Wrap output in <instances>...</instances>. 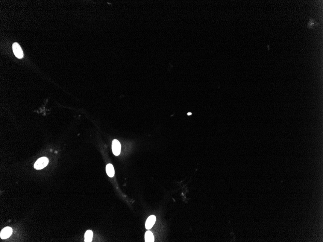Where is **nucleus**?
I'll use <instances>...</instances> for the list:
<instances>
[{
    "label": "nucleus",
    "instance_id": "nucleus-1",
    "mask_svg": "<svg viewBox=\"0 0 323 242\" xmlns=\"http://www.w3.org/2000/svg\"><path fill=\"white\" fill-rule=\"evenodd\" d=\"M49 162V160L45 157H42L37 160L34 165L35 169L41 170L47 166Z\"/></svg>",
    "mask_w": 323,
    "mask_h": 242
},
{
    "label": "nucleus",
    "instance_id": "nucleus-2",
    "mask_svg": "<svg viewBox=\"0 0 323 242\" xmlns=\"http://www.w3.org/2000/svg\"><path fill=\"white\" fill-rule=\"evenodd\" d=\"M13 51L15 55L19 59H22L24 56L22 48L18 43H14L12 45Z\"/></svg>",
    "mask_w": 323,
    "mask_h": 242
},
{
    "label": "nucleus",
    "instance_id": "nucleus-3",
    "mask_svg": "<svg viewBox=\"0 0 323 242\" xmlns=\"http://www.w3.org/2000/svg\"><path fill=\"white\" fill-rule=\"evenodd\" d=\"M112 150L113 154L116 156L120 154L121 145L118 140L115 139L113 141L112 143Z\"/></svg>",
    "mask_w": 323,
    "mask_h": 242
},
{
    "label": "nucleus",
    "instance_id": "nucleus-4",
    "mask_svg": "<svg viewBox=\"0 0 323 242\" xmlns=\"http://www.w3.org/2000/svg\"><path fill=\"white\" fill-rule=\"evenodd\" d=\"M12 232L13 230L11 228L9 227H5L1 232V233H0L1 238L2 239H5L9 238L12 235Z\"/></svg>",
    "mask_w": 323,
    "mask_h": 242
},
{
    "label": "nucleus",
    "instance_id": "nucleus-5",
    "mask_svg": "<svg viewBox=\"0 0 323 242\" xmlns=\"http://www.w3.org/2000/svg\"><path fill=\"white\" fill-rule=\"evenodd\" d=\"M156 221V217L154 215H151L146 220L145 227L147 230H150Z\"/></svg>",
    "mask_w": 323,
    "mask_h": 242
},
{
    "label": "nucleus",
    "instance_id": "nucleus-6",
    "mask_svg": "<svg viewBox=\"0 0 323 242\" xmlns=\"http://www.w3.org/2000/svg\"><path fill=\"white\" fill-rule=\"evenodd\" d=\"M106 172L110 177H112L115 174V171L113 166L111 164H108L106 166Z\"/></svg>",
    "mask_w": 323,
    "mask_h": 242
},
{
    "label": "nucleus",
    "instance_id": "nucleus-7",
    "mask_svg": "<svg viewBox=\"0 0 323 242\" xmlns=\"http://www.w3.org/2000/svg\"><path fill=\"white\" fill-rule=\"evenodd\" d=\"M145 240L146 242H154V241L153 233L151 231H147L145 235Z\"/></svg>",
    "mask_w": 323,
    "mask_h": 242
},
{
    "label": "nucleus",
    "instance_id": "nucleus-8",
    "mask_svg": "<svg viewBox=\"0 0 323 242\" xmlns=\"http://www.w3.org/2000/svg\"><path fill=\"white\" fill-rule=\"evenodd\" d=\"M93 237V232L91 230H88L86 231L85 234V242H91L92 240Z\"/></svg>",
    "mask_w": 323,
    "mask_h": 242
}]
</instances>
